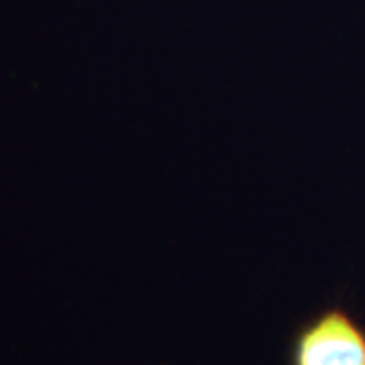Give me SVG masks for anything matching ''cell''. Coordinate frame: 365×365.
I'll return each mask as SVG.
<instances>
[{
  "mask_svg": "<svg viewBox=\"0 0 365 365\" xmlns=\"http://www.w3.org/2000/svg\"><path fill=\"white\" fill-rule=\"evenodd\" d=\"M291 365H365V330L352 314L331 308L296 335Z\"/></svg>",
  "mask_w": 365,
  "mask_h": 365,
  "instance_id": "1",
  "label": "cell"
}]
</instances>
